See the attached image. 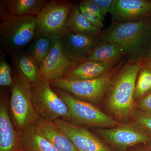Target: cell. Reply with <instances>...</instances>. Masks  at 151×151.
<instances>
[{"label":"cell","instance_id":"obj_23","mask_svg":"<svg viewBox=\"0 0 151 151\" xmlns=\"http://www.w3.org/2000/svg\"><path fill=\"white\" fill-rule=\"evenodd\" d=\"M136 82L134 97L139 99L151 91V70L141 68Z\"/></svg>","mask_w":151,"mask_h":151},{"label":"cell","instance_id":"obj_4","mask_svg":"<svg viewBox=\"0 0 151 151\" xmlns=\"http://www.w3.org/2000/svg\"><path fill=\"white\" fill-rule=\"evenodd\" d=\"M31 93L35 107L40 117L52 122L58 119L72 121L68 106L52 89L50 81L38 79L31 84Z\"/></svg>","mask_w":151,"mask_h":151},{"label":"cell","instance_id":"obj_13","mask_svg":"<svg viewBox=\"0 0 151 151\" xmlns=\"http://www.w3.org/2000/svg\"><path fill=\"white\" fill-rule=\"evenodd\" d=\"M151 11V2L146 0H114L110 13L114 20L127 22L142 17Z\"/></svg>","mask_w":151,"mask_h":151},{"label":"cell","instance_id":"obj_19","mask_svg":"<svg viewBox=\"0 0 151 151\" xmlns=\"http://www.w3.org/2000/svg\"><path fill=\"white\" fill-rule=\"evenodd\" d=\"M64 28L73 32L92 36L98 35L99 32L81 13L77 5H74L71 9Z\"/></svg>","mask_w":151,"mask_h":151},{"label":"cell","instance_id":"obj_29","mask_svg":"<svg viewBox=\"0 0 151 151\" xmlns=\"http://www.w3.org/2000/svg\"><path fill=\"white\" fill-rule=\"evenodd\" d=\"M139 108L142 112L151 113V92L141 100Z\"/></svg>","mask_w":151,"mask_h":151},{"label":"cell","instance_id":"obj_20","mask_svg":"<svg viewBox=\"0 0 151 151\" xmlns=\"http://www.w3.org/2000/svg\"><path fill=\"white\" fill-rule=\"evenodd\" d=\"M17 70L22 74L31 84L38 79L39 68L28 53L22 50L11 54Z\"/></svg>","mask_w":151,"mask_h":151},{"label":"cell","instance_id":"obj_9","mask_svg":"<svg viewBox=\"0 0 151 151\" xmlns=\"http://www.w3.org/2000/svg\"><path fill=\"white\" fill-rule=\"evenodd\" d=\"M99 134L107 142L119 150L132 146L151 142V135L140 125H122L111 129L99 130Z\"/></svg>","mask_w":151,"mask_h":151},{"label":"cell","instance_id":"obj_6","mask_svg":"<svg viewBox=\"0 0 151 151\" xmlns=\"http://www.w3.org/2000/svg\"><path fill=\"white\" fill-rule=\"evenodd\" d=\"M112 75L107 73L94 79L72 80L61 78L50 81L51 86L69 92L80 100L95 103L99 101L109 89Z\"/></svg>","mask_w":151,"mask_h":151},{"label":"cell","instance_id":"obj_8","mask_svg":"<svg viewBox=\"0 0 151 151\" xmlns=\"http://www.w3.org/2000/svg\"><path fill=\"white\" fill-rule=\"evenodd\" d=\"M72 2L65 1H50L37 16L35 36L52 38L59 35L64 29Z\"/></svg>","mask_w":151,"mask_h":151},{"label":"cell","instance_id":"obj_21","mask_svg":"<svg viewBox=\"0 0 151 151\" xmlns=\"http://www.w3.org/2000/svg\"><path fill=\"white\" fill-rule=\"evenodd\" d=\"M10 13L18 16H37L48 2L45 0H6Z\"/></svg>","mask_w":151,"mask_h":151},{"label":"cell","instance_id":"obj_10","mask_svg":"<svg viewBox=\"0 0 151 151\" xmlns=\"http://www.w3.org/2000/svg\"><path fill=\"white\" fill-rule=\"evenodd\" d=\"M51 38V49L40 68L38 76V79L50 81L64 77L70 68L77 64L65 54L59 35L54 36Z\"/></svg>","mask_w":151,"mask_h":151},{"label":"cell","instance_id":"obj_27","mask_svg":"<svg viewBox=\"0 0 151 151\" xmlns=\"http://www.w3.org/2000/svg\"><path fill=\"white\" fill-rule=\"evenodd\" d=\"M100 8L103 17L108 13L110 12L113 0H91Z\"/></svg>","mask_w":151,"mask_h":151},{"label":"cell","instance_id":"obj_7","mask_svg":"<svg viewBox=\"0 0 151 151\" xmlns=\"http://www.w3.org/2000/svg\"><path fill=\"white\" fill-rule=\"evenodd\" d=\"M54 90L67 104L73 122L92 127L118 126V123L113 118L106 115L89 102L78 99L64 90L56 88H55Z\"/></svg>","mask_w":151,"mask_h":151},{"label":"cell","instance_id":"obj_24","mask_svg":"<svg viewBox=\"0 0 151 151\" xmlns=\"http://www.w3.org/2000/svg\"><path fill=\"white\" fill-rule=\"evenodd\" d=\"M13 83L12 69L6 61L5 55L1 50L0 52V86H10Z\"/></svg>","mask_w":151,"mask_h":151},{"label":"cell","instance_id":"obj_11","mask_svg":"<svg viewBox=\"0 0 151 151\" xmlns=\"http://www.w3.org/2000/svg\"><path fill=\"white\" fill-rule=\"evenodd\" d=\"M54 122L70 138L78 151H112L86 128L62 119Z\"/></svg>","mask_w":151,"mask_h":151},{"label":"cell","instance_id":"obj_30","mask_svg":"<svg viewBox=\"0 0 151 151\" xmlns=\"http://www.w3.org/2000/svg\"><path fill=\"white\" fill-rule=\"evenodd\" d=\"M147 144L148 150L151 151V142L147 143Z\"/></svg>","mask_w":151,"mask_h":151},{"label":"cell","instance_id":"obj_18","mask_svg":"<svg viewBox=\"0 0 151 151\" xmlns=\"http://www.w3.org/2000/svg\"><path fill=\"white\" fill-rule=\"evenodd\" d=\"M124 52L123 48L118 45L104 42V43L96 45L81 62L94 61L112 63Z\"/></svg>","mask_w":151,"mask_h":151},{"label":"cell","instance_id":"obj_33","mask_svg":"<svg viewBox=\"0 0 151 151\" xmlns=\"http://www.w3.org/2000/svg\"><path fill=\"white\" fill-rule=\"evenodd\" d=\"M149 151L148 150H147V151Z\"/></svg>","mask_w":151,"mask_h":151},{"label":"cell","instance_id":"obj_26","mask_svg":"<svg viewBox=\"0 0 151 151\" xmlns=\"http://www.w3.org/2000/svg\"><path fill=\"white\" fill-rule=\"evenodd\" d=\"M134 116L139 125L151 133V113L139 111L135 113Z\"/></svg>","mask_w":151,"mask_h":151},{"label":"cell","instance_id":"obj_3","mask_svg":"<svg viewBox=\"0 0 151 151\" xmlns=\"http://www.w3.org/2000/svg\"><path fill=\"white\" fill-rule=\"evenodd\" d=\"M11 86L10 109L13 123L19 132L35 125L40 118L36 110L31 93V83L17 70Z\"/></svg>","mask_w":151,"mask_h":151},{"label":"cell","instance_id":"obj_25","mask_svg":"<svg viewBox=\"0 0 151 151\" xmlns=\"http://www.w3.org/2000/svg\"><path fill=\"white\" fill-rule=\"evenodd\" d=\"M78 7L81 13L92 25L99 30L103 27V21L96 15L90 12L84 5L81 3L78 5Z\"/></svg>","mask_w":151,"mask_h":151},{"label":"cell","instance_id":"obj_32","mask_svg":"<svg viewBox=\"0 0 151 151\" xmlns=\"http://www.w3.org/2000/svg\"><path fill=\"white\" fill-rule=\"evenodd\" d=\"M17 151H21L20 150H17Z\"/></svg>","mask_w":151,"mask_h":151},{"label":"cell","instance_id":"obj_15","mask_svg":"<svg viewBox=\"0 0 151 151\" xmlns=\"http://www.w3.org/2000/svg\"><path fill=\"white\" fill-rule=\"evenodd\" d=\"M19 133L11 120L5 102L0 105V151L18 150Z\"/></svg>","mask_w":151,"mask_h":151},{"label":"cell","instance_id":"obj_2","mask_svg":"<svg viewBox=\"0 0 151 151\" xmlns=\"http://www.w3.org/2000/svg\"><path fill=\"white\" fill-rule=\"evenodd\" d=\"M141 69L140 65L137 63L128 64L110 84L108 107L119 118H127L133 114L137 78Z\"/></svg>","mask_w":151,"mask_h":151},{"label":"cell","instance_id":"obj_22","mask_svg":"<svg viewBox=\"0 0 151 151\" xmlns=\"http://www.w3.org/2000/svg\"><path fill=\"white\" fill-rule=\"evenodd\" d=\"M34 39L28 48L27 52L40 69L50 51L52 40L51 38L45 36H35Z\"/></svg>","mask_w":151,"mask_h":151},{"label":"cell","instance_id":"obj_28","mask_svg":"<svg viewBox=\"0 0 151 151\" xmlns=\"http://www.w3.org/2000/svg\"><path fill=\"white\" fill-rule=\"evenodd\" d=\"M81 3L90 12L96 15L103 21L104 18L102 14V12L100 10V8L95 3L93 2L91 0L84 1Z\"/></svg>","mask_w":151,"mask_h":151},{"label":"cell","instance_id":"obj_16","mask_svg":"<svg viewBox=\"0 0 151 151\" xmlns=\"http://www.w3.org/2000/svg\"><path fill=\"white\" fill-rule=\"evenodd\" d=\"M112 66V63L84 61L71 68L63 78L72 80L94 79L106 74Z\"/></svg>","mask_w":151,"mask_h":151},{"label":"cell","instance_id":"obj_31","mask_svg":"<svg viewBox=\"0 0 151 151\" xmlns=\"http://www.w3.org/2000/svg\"><path fill=\"white\" fill-rule=\"evenodd\" d=\"M148 68L151 70V62L149 63L148 64Z\"/></svg>","mask_w":151,"mask_h":151},{"label":"cell","instance_id":"obj_1","mask_svg":"<svg viewBox=\"0 0 151 151\" xmlns=\"http://www.w3.org/2000/svg\"><path fill=\"white\" fill-rule=\"evenodd\" d=\"M37 16H18L10 13L4 1L0 2V42L11 55L22 50L35 38Z\"/></svg>","mask_w":151,"mask_h":151},{"label":"cell","instance_id":"obj_14","mask_svg":"<svg viewBox=\"0 0 151 151\" xmlns=\"http://www.w3.org/2000/svg\"><path fill=\"white\" fill-rule=\"evenodd\" d=\"M35 126L58 151H78L70 138L54 122L40 117Z\"/></svg>","mask_w":151,"mask_h":151},{"label":"cell","instance_id":"obj_17","mask_svg":"<svg viewBox=\"0 0 151 151\" xmlns=\"http://www.w3.org/2000/svg\"><path fill=\"white\" fill-rule=\"evenodd\" d=\"M18 150L22 151H58L32 125L19 132Z\"/></svg>","mask_w":151,"mask_h":151},{"label":"cell","instance_id":"obj_12","mask_svg":"<svg viewBox=\"0 0 151 151\" xmlns=\"http://www.w3.org/2000/svg\"><path fill=\"white\" fill-rule=\"evenodd\" d=\"M59 35L65 54L76 64L81 62L97 45L94 36L73 32L65 28Z\"/></svg>","mask_w":151,"mask_h":151},{"label":"cell","instance_id":"obj_5","mask_svg":"<svg viewBox=\"0 0 151 151\" xmlns=\"http://www.w3.org/2000/svg\"><path fill=\"white\" fill-rule=\"evenodd\" d=\"M146 29L142 21L115 22L104 31L102 38L105 42L115 43L125 52L137 54L141 48Z\"/></svg>","mask_w":151,"mask_h":151}]
</instances>
